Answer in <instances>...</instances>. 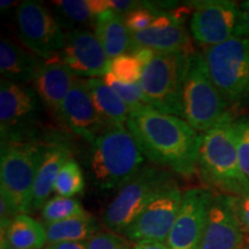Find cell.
<instances>
[{
    "instance_id": "cell-1",
    "label": "cell",
    "mask_w": 249,
    "mask_h": 249,
    "mask_svg": "<svg viewBox=\"0 0 249 249\" xmlns=\"http://www.w3.org/2000/svg\"><path fill=\"white\" fill-rule=\"evenodd\" d=\"M126 127L155 166L185 178L197 171L202 133L182 118L145 107L130 112Z\"/></svg>"
},
{
    "instance_id": "cell-2",
    "label": "cell",
    "mask_w": 249,
    "mask_h": 249,
    "mask_svg": "<svg viewBox=\"0 0 249 249\" xmlns=\"http://www.w3.org/2000/svg\"><path fill=\"white\" fill-rule=\"evenodd\" d=\"M234 120L229 110L213 128L202 133L197 171L210 188L222 194L246 196L249 195V180L239 163Z\"/></svg>"
},
{
    "instance_id": "cell-3",
    "label": "cell",
    "mask_w": 249,
    "mask_h": 249,
    "mask_svg": "<svg viewBox=\"0 0 249 249\" xmlns=\"http://www.w3.org/2000/svg\"><path fill=\"white\" fill-rule=\"evenodd\" d=\"M145 157L127 127H107L90 149V173L99 191L126 185L144 167Z\"/></svg>"
},
{
    "instance_id": "cell-4",
    "label": "cell",
    "mask_w": 249,
    "mask_h": 249,
    "mask_svg": "<svg viewBox=\"0 0 249 249\" xmlns=\"http://www.w3.org/2000/svg\"><path fill=\"white\" fill-rule=\"evenodd\" d=\"M45 141L37 139L1 142L0 194L17 214L31 213L34 185Z\"/></svg>"
},
{
    "instance_id": "cell-5",
    "label": "cell",
    "mask_w": 249,
    "mask_h": 249,
    "mask_svg": "<svg viewBox=\"0 0 249 249\" xmlns=\"http://www.w3.org/2000/svg\"><path fill=\"white\" fill-rule=\"evenodd\" d=\"M229 111V104L211 79L202 53L189 55L182 92V119L198 133H205Z\"/></svg>"
},
{
    "instance_id": "cell-6",
    "label": "cell",
    "mask_w": 249,
    "mask_h": 249,
    "mask_svg": "<svg viewBox=\"0 0 249 249\" xmlns=\"http://www.w3.org/2000/svg\"><path fill=\"white\" fill-rule=\"evenodd\" d=\"M211 79L229 107L249 103V37L227 40L203 52Z\"/></svg>"
},
{
    "instance_id": "cell-7",
    "label": "cell",
    "mask_w": 249,
    "mask_h": 249,
    "mask_svg": "<svg viewBox=\"0 0 249 249\" xmlns=\"http://www.w3.org/2000/svg\"><path fill=\"white\" fill-rule=\"evenodd\" d=\"M188 53L156 54L143 70L140 85L149 107L182 118V92Z\"/></svg>"
},
{
    "instance_id": "cell-8",
    "label": "cell",
    "mask_w": 249,
    "mask_h": 249,
    "mask_svg": "<svg viewBox=\"0 0 249 249\" xmlns=\"http://www.w3.org/2000/svg\"><path fill=\"white\" fill-rule=\"evenodd\" d=\"M172 179L169 171L144 165L140 172L121 187L103 213V222L111 232L124 234L163 186Z\"/></svg>"
},
{
    "instance_id": "cell-9",
    "label": "cell",
    "mask_w": 249,
    "mask_h": 249,
    "mask_svg": "<svg viewBox=\"0 0 249 249\" xmlns=\"http://www.w3.org/2000/svg\"><path fill=\"white\" fill-rule=\"evenodd\" d=\"M42 116V101L33 87L1 79L0 133L1 142L35 139V124Z\"/></svg>"
},
{
    "instance_id": "cell-10",
    "label": "cell",
    "mask_w": 249,
    "mask_h": 249,
    "mask_svg": "<svg viewBox=\"0 0 249 249\" xmlns=\"http://www.w3.org/2000/svg\"><path fill=\"white\" fill-rule=\"evenodd\" d=\"M18 35L23 44L45 61L58 60L66 43V34L53 14L42 2L26 0L15 12Z\"/></svg>"
},
{
    "instance_id": "cell-11",
    "label": "cell",
    "mask_w": 249,
    "mask_h": 249,
    "mask_svg": "<svg viewBox=\"0 0 249 249\" xmlns=\"http://www.w3.org/2000/svg\"><path fill=\"white\" fill-rule=\"evenodd\" d=\"M189 28L198 44L210 48L227 40L248 37L240 5L229 0L193 2Z\"/></svg>"
},
{
    "instance_id": "cell-12",
    "label": "cell",
    "mask_w": 249,
    "mask_h": 249,
    "mask_svg": "<svg viewBox=\"0 0 249 249\" xmlns=\"http://www.w3.org/2000/svg\"><path fill=\"white\" fill-rule=\"evenodd\" d=\"M183 192L173 178L152 198L124 233L132 242L156 240L166 242L181 208Z\"/></svg>"
},
{
    "instance_id": "cell-13",
    "label": "cell",
    "mask_w": 249,
    "mask_h": 249,
    "mask_svg": "<svg viewBox=\"0 0 249 249\" xmlns=\"http://www.w3.org/2000/svg\"><path fill=\"white\" fill-rule=\"evenodd\" d=\"M213 195L211 189L201 187L183 192L181 208L166 240L171 249L200 248Z\"/></svg>"
},
{
    "instance_id": "cell-14",
    "label": "cell",
    "mask_w": 249,
    "mask_h": 249,
    "mask_svg": "<svg viewBox=\"0 0 249 249\" xmlns=\"http://www.w3.org/2000/svg\"><path fill=\"white\" fill-rule=\"evenodd\" d=\"M60 61L75 77L97 79L110 71L111 60L95 33L75 28L66 34Z\"/></svg>"
},
{
    "instance_id": "cell-15",
    "label": "cell",
    "mask_w": 249,
    "mask_h": 249,
    "mask_svg": "<svg viewBox=\"0 0 249 249\" xmlns=\"http://www.w3.org/2000/svg\"><path fill=\"white\" fill-rule=\"evenodd\" d=\"M246 231L236 216L233 196L213 195L198 249H245Z\"/></svg>"
},
{
    "instance_id": "cell-16",
    "label": "cell",
    "mask_w": 249,
    "mask_h": 249,
    "mask_svg": "<svg viewBox=\"0 0 249 249\" xmlns=\"http://www.w3.org/2000/svg\"><path fill=\"white\" fill-rule=\"evenodd\" d=\"M59 114L71 132L90 144L107 127L93 105L87 79L76 77L74 80Z\"/></svg>"
},
{
    "instance_id": "cell-17",
    "label": "cell",
    "mask_w": 249,
    "mask_h": 249,
    "mask_svg": "<svg viewBox=\"0 0 249 249\" xmlns=\"http://www.w3.org/2000/svg\"><path fill=\"white\" fill-rule=\"evenodd\" d=\"M133 49L147 48L156 54L183 53L192 54V42L182 21L171 12H163L158 15L149 29L132 34Z\"/></svg>"
},
{
    "instance_id": "cell-18",
    "label": "cell",
    "mask_w": 249,
    "mask_h": 249,
    "mask_svg": "<svg viewBox=\"0 0 249 249\" xmlns=\"http://www.w3.org/2000/svg\"><path fill=\"white\" fill-rule=\"evenodd\" d=\"M71 158L70 144L61 139L45 141L44 152L40 158L34 185L31 213L42 210L50 200V195L54 191V183L65 163Z\"/></svg>"
},
{
    "instance_id": "cell-19",
    "label": "cell",
    "mask_w": 249,
    "mask_h": 249,
    "mask_svg": "<svg viewBox=\"0 0 249 249\" xmlns=\"http://www.w3.org/2000/svg\"><path fill=\"white\" fill-rule=\"evenodd\" d=\"M76 77L60 61L43 60L36 71L31 85L43 104L55 113L60 112L61 105Z\"/></svg>"
},
{
    "instance_id": "cell-20",
    "label": "cell",
    "mask_w": 249,
    "mask_h": 249,
    "mask_svg": "<svg viewBox=\"0 0 249 249\" xmlns=\"http://www.w3.org/2000/svg\"><path fill=\"white\" fill-rule=\"evenodd\" d=\"M95 34L110 60L132 52V33L124 24L123 15L112 9L96 17Z\"/></svg>"
},
{
    "instance_id": "cell-21",
    "label": "cell",
    "mask_w": 249,
    "mask_h": 249,
    "mask_svg": "<svg viewBox=\"0 0 249 249\" xmlns=\"http://www.w3.org/2000/svg\"><path fill=\"white\" fill-rule=\"evenodd\" d=\"M43 59L26 51L8 39L0 43V73L2 79L20 83H31Z\"/></svg>"
},
{
    "instance_id": "cell-22",
    "label": "cell",
    "mask_w": 249,
    "mask_h": 249,
    "mask_svg": "<svg viewBox=\"0 0 249 249\" xmlns=\"http://www.w3.org/2000/svg\"><path fill=\"white\" fill-rule=\"evenodd\" d=\"M48 244L46 227L29 214H18L1 232V246L18 249H44Z\"/></svg>"
},
{
    "instance_id": "cell-23",
    "label": "cell",
    "mask_w": 249,
    "mask_h": 249,
    "mask_svg": "<svg viewBox=\"0 0 249 249\" xmlns=\"http://www.w3.org/2000/svg\"><path fill=\"white\" fill-rule=\"evenodd\" d=\"M93 105L107 127L124 126L129 117V108L103 79H87Z\"/></svg>"
},
{
    "instance_id": "cell-24",
    "label": "cell",
    "mask_w": 249,
    "mask_h": 249,
    "mask_svg": "<svg viewBox=\"0 0 249 249\" xmlns=\"http://www.w3.org/2000/svg\"><path fill=\"white\" fill-rule=\"evenodd\" d=\"M45 227L49 246L58 242H86L90 236L99 232L97 220L89 213L83 216L49 224Z\"/></svg>"
},
{
    "instance_id": "cell-25",
    "label": "cell",
    "mask_w": 249,
    "mask_h": 249,
    "mask_svg": "<svg viewBox=\"0 0 249 249\" xmlns=\"http://www.w3.org/2000/svg\"><path fill=\"white\" fill-rule=\"evenodd\" d=\"M86 213H88L77 198L57 195L50 198L42 208V220L44 225H49Z\"/></svg>"
},
{
    "instance_id": "cell-26",
    "label": "cell",
    "mask_w": 249,
    "mask_h": 249,
    "mask_svg": "<svg viewBox=\"0 0 249 249\" xmlns=\"http://www.w3.org/2000/svg\"><path fill=\"white\" fill-rule=\"evenodd\" d=\"M85 185L86 180L82 169L74 158H70L59 173L53 192L59 196L74 197L83 192Z\"/></svg>"
},
{
    "instance_id": "cell-27",
    "label": "cell",
    "mask_w": 249,
    "mask_h": 249,
    "mask_svg": "<svg viewBox=\"0 0 249 249\" xmlns=\"http://www.w3.org/2000/svg\"><path fill=\"white\" fill-rule=\"evenodd\" d=\"M104 82L118 93V96L126 103L129 108V112L139 111L142 108L150 107L147 99H145L144 92L141 88L140 83H124L117 79L116 76L108 73L103 77Z\"/></svg>"
},
{
    "instance_id": "cell-28",
    "label": "cell",
    "mask_w": 249,
    "mask_h": 249,
    "mask_svg": "<svg viewBox=\"0 0 249 249\" xmlns=\"http://www.w3.org/2000/svg\"><path fill=\"white\" fill-rule=\"evenodd\" d=\"M52 4L66 21L95 27L96 17L90 11L88 0H59L52 1Z\"/></svg>"
},
{
    "instance_id": "cell-29",
    "label": "cell",
    "mask_w": 249,
    "mask_h": 249,
    "mask_svg": "<svg viewBox=\"0 0 249 249\" xmlns=\"http://www.w3.org/2000/svg\"><path fill=\"white\" fill-rule=\"evenodd\" d=\"M144 66L135 55L126 53L111 60L110 73L124 83H140Z\"/></svg>"
},
{
    "instance_id": "cell-30",
    "label": "cell",
    "mask_w": 249,
    "mask_h": 249,
    "mask_svg": "<svg viewBox=\"0 0 249 249\" xmlns=\"http://www.w3.org/2000/svg\"><path fill=\"white\" fill-rule=\"evenodd\" d=\"M161 13L163 11L158 8V5H155L154 2L143 1L140 7L124 15V21L130 33H141V31L149 29L154 21L158 18V15Z\"/></svg>"
},
{
    "instance_id": "cell-31",
    "label": "cell",
    "mask_w": 249,
    "mask_h": 249,
    "mask_svg": "<svg viewBox=\"0 0 249 249\" xmlns=\"http://www.w3.org/2000/svg\"><path fill=\"white\" fill-rule=\"evenodd\" d=\"M234 134L236 151L242 172L249 180V117L235 118Z\"/></svg>"
},
{
    "instance_id": "cell-32",
    "label": "cell",
    "mask_w": 249,
    "mask_h": 249,
    "mask_svg": "<svg viewBox=\"0 0 249 249\" xmlns=\"http://www.w3.org/2000/svg\"><path fill=\"white\" fill-rule=\"evenodd\" d=\"M87 249H127L126 238L114 232H97L87 240Z\"/></svg>"
},
{
    "instance_id": "cell-33",
    "label": "cell",
    "mask_w": 249,
    "mask_h": 249,
    "mask_svg": "<svg viewBox=\"0 0 249 249\" xmlns=\"http://www.w3.org/2000/svg\"><path fill=\"white\" fill-rule=\"evenodd\" d=\"M233 205L242 227L249 233V195L233 196Z\"/></svg>"
},
{
    "instance_id": "cell-34",
    "label": "cell",
    "mask_w": 249,
    "mask_h": 249,
    "mask_svg": "<svg viewBox=\"0 0 249 249\" xmlns=\"http://www.w3.org/2000/svg\"><path fill=\"white\" fill-rule=\"evenodd\" d=\"M110 7L112 11H114L116 13L120 15H126L129 13L133 9L140 7L143 4V1H133V0H126V1H120V0H113V1H110Z\"/></svg>"
},
{
    "instance_id": "cell-35",
    "label": "cell",
    "mask_w": 249,
    "mask_h": 249,
    "mask_svg": "<svg viewBox=\"0 0 249 249\" xmlns=\"http://www.w3.org/2000/svg\"><path fill=\"white\" fill-rule=\"evenodd\" d=\"M130 249H171L166 242L156 240H142L134 242V246Z\"/></svg>"
},
{
    "instance_id": "cell-36",
    "label": "cell",
    "mask_w": 249,
    "mask_h": 249,
    "mask_svg": "<svg viewBox=\"0 0 249 249\" xmlns=\"http://www.w3.org/2000/svg\"><path fill=\"white\" fill-rule=\"evenodd\" d=\"M88 1L90 11H91V13L95 17H98V15L105 13L108 9H111L108 0H88Z\"/></svg>"
},
{
    "instance_id": "cell-37",
    "label": "cell",
    "mask_w": 249,
    "mask_h": 249,
    "mask_svg": "<svg viewBox=\"0 0 249 249\" xmlns=\"http://www.w3.org/2000/svg\"><path fill=\"white\" fill-rule=\"evenodd\" d=\"M52 249H87L85 242H58L50 245Z\"/></svg>"
},
{
    "instance_id": "cell-38",
    "label": "cell",
    "mask_w": 249,
    "mask_h": 249,
    "mask_svg": "<svg viewBox=\"0 0 249 249\" xmlns=\"http://www.w3.org/2000/svg\"><path fill=\"white\" fill-rule=\"evenodd\" d=\"M240 8H241L242 18H244L246 30H247V35L249 37V0H247V1L241 2Z\"/></svg>"
},
{
    "instance_id": "cell-39",
    "label": "cell",
    "mask_w": 249,
    "mask_h": 249,
    "mask_svg": "<svg viewBox=\"0 0 249 249\" xmlns=\"http://www.w3.org/2000/svg\"><path fill=\"white\" fill-rule=\"evenodd\" d=\"M14 4L15 2L13 1V0H6V1L2 0V1L0 2V7H1L2 11H4V9H7L9 7H12V6H14Z\"/></svg>"
},
{
    "instance_id": "cell-40",
    "label": "cell",
    "mask_w": 249,
    "mask_h": 249,
    "mask_svg": "<svg viewBox=\"0 0 249 249\" xmlns=\"http://www.w3.org/2000/svg\"><path fill=\"white\" fill-rule=\"evenodd\" d=\"M1 249H18V248H13V247H9L7 245H5V246H1Z\"/></svg>"
},
{
    "instance_id": "cell-41",
    "label": "cell",
    "mask_w": 249,
    "mask_h": 249,
    "mask_svg": "<svg viewBox=\"0 0 249 249\" xmlns=\"http://www.w3.org/2000/svg\"><path fill=\"white\" fill-rule=\"evenodd\" d=\"M44 249H52V248H51V247H50V246H48V247H45Z\"/></svg>"
},
{
    "instance_id": "cell-42",
    "label": "cell",
    "mask_w": 249,
    "mask_h": 249,
    "mask_svg": "<svg viewBox=\"0 0 249 249\" xmlns=\"http://www.w3.org/2000/svg\"><path fill=\"white\" fill-rule=\"evenodd\" d=\"M127 249H130V248H129V247H128V248H127Z\"/></svg>"
},
{
    "instance_id": "cell-43",
    "label": "cell",
    "mask_w": 249,
    "mask_h": 249,
    "mask_svg": "<svg viewBox=\"0 0 249 249\" xmlns=\"http://www.w3.org/2000/svg\"><path fill=\"white\" fill-rule=\"evenodd\" d=\"M245 249H249V248H245Z\"/></svg>"
}]
</instances>
